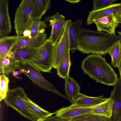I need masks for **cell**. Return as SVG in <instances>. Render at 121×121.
<instances>
[{"instance_id":"cell-1","label":"cell","mask_w":121,"mask_h":121,"mask_svg":"<svg viewBox=\"0 0 121 121\" xmlns=\"http://www.w3.org/2000/svg\"><path fill=\"white\" fill-rule=\"evenodd\" d=\"M121 36L82 28L78 41V50L83 53L104 55L118 42Z\"/></svg>"},{"instance_id":"cell-2","label":"cell","mask_w":121,"mask_h":121,"mask_svg":"<svg viewBox=\"0 0 121 121\" xmlns=\"http://www.w3.org/2000/svg\"><path fill=\"white\" fill-rule=\"evenodd\" d=\"M81 68L84 73L98 83L114 86L117 74L101 55H91L83 60Z\"/></svg>"},{"instance_id":"cell-3","label":"cell","mask_w":121,"mask_h":121,"mask_svg":"<svg viewBox=\"0 0 121 121\" xmlns=\"http://www.w3.org/2000/svg\"><path fill=\"white\" fill-rule=\"evenodd\" d=\"M34 0H23L15 14L14 27L17 35L22 36L23 32L30 28L33 20L31 17Z\"/></svg>"},{"instance_id":"cell-4","label":"cell","mask_w":121,"mask_h":121,"mask_svg":"<svg viewBox=\"0 0 121 121\" xmlns=\"http://www.w3.org/2000/svg\"><path fill=\"white\" fill-rule=\"evenodd\" d=\"M53 47L52 42L48 38L37 49L30 62L40 71L51 72L53 67Z\"/></svg>"},{"instance_id":"cell-5","label":"cell","mask_w":121,"mask_h":121,"mask_svg":"<svg viewBox=\"0 0 121 121\" xmlns=\"http://www.w3.org/2000/svg\"><path fill=\"white\" fill-rule=\"evenodd\" d=\"M18 63L19 70L22 69L23 73L26 75L35 85L45 90L52 92L70 101L69 97L57 91L51 83L45 79L41 74L40 71L31 62Z\"/></svg>"},{"instance_id":"cell-6","label":"cell","mask_w":121,"mask_h":121,"mask_svg":"<svg viewBox=\"0 0 121 121\" xmlns=\"http://www.w3.org/2000/svg\"><path fill=\"white\" fill-rule=\"evenodd\" d=\"M27 97L23 89L18 87L9 90L4 100L7 106L14 109L25 118L31 121H36L26 107L25 100Z\"/></svg>"},{"instance_id":"cell-7","label":"cell","mask_w":121,"mask_h":121,"mask_svg":"<svg viewBox=\"0 0 121 121\" xmlns=\"http://www.w3.org/2000/svg\"><path fill=\"white\" fill-rule=\"evenodd\" d=\"M72 22L67 20L65 31L58 42L54 46L53 50V68L57 69L68 52L70 51L69 29Z\"/></svg>"},{"instance_id":"cell-8","label":"cell","mask_w":121,"mask_h":121,"mask_svg":"<svg viewBox=\"0 0 121 121\" xmlns=\"http://www.w3.org/2000/svg\"><path fill=\"white\" fill-rule=\"evenodd\" d=\"M67 20L65 17L57 12L52 16L47 17L45 21L49 22L52 30L49 38L54 46L59 41L65 31Z\"/></svg>"},{"instance_id":"cell-9","label":"cell","mask_w":121,"mask_h":121,"mask_svg":"<svg viewBox=\"0 0 121 121\" xmlns=\"http://www.w3.org/2000/svg\"><path fill=\"white\" fill-rule=\"evenodd\" d=\"M112 91L110 97L113 100L111 117L108 121H121V82L119 78Z\"/></svg>"},{"instance_id":"cell-10","label":"cell","mask_w":121,"mask_h":121,"mask_svg":"<svg viewBox=\"0 0 121 121\" xmlns=\"http://www.w3.org/2000/svg\"><path fill=\"white\" fill-rule=\"evenodd\" d=\"M8 3V0H0V38L6 36L12 30Z\"/></svg>"},{"instance_id":"cell-11","label":"cell","mask_w":121,"mask_h":121,"mask_svg":"<svg viewBox=\"0 0 121 121\" xmlns=\"http://www.w3.org/2000/svg\"><path fill=\"white\" fill-rule=\"evenodd\" d=\"M121 12V2L113 3L109 6L99 10L89 12L87 25H90L100 18L112 14L117 15Z\"/></svg>"},{"instance_id":"cell-12","label":"cell","mask_w":121,"mask_h":121,"mask_svg":"<svg viewBox=\"0 0 121 121\" xmlns=\"http://www.w3.org/2000/svg\"><path fill=\"white\" fill-rule=\"evenodd\" d=\"M94 23L96 25L97 31H104L112 35H116V29L119 24L116 15L113 14L96 20Z\"/></svg>"},{"instance_id":"cell-13","label":"cell","mask_w":121,"mask_h":121,"mask_svg":"<svg viewBox=\"0 0 121 121\" xmlns=\"http://www.w3.org/2000/svg\"><path fill=\"white\" fill-rule=\"evenodd\" d=\"M82 107L72 104L63 107L55 112V116L64 119H68L86 113L91 112L94 107Z\"/></svg>"},{"instance_id":"cell-14","label":"cell","mask_w":121,"mask_h":121,"mask_svg":"<svg viewBox=\"0 0 121 121\" xmlns=\"http://www.w3.org/2000/svg\"><path fill=\"white\" fill-rule=\"evenodd\" d=\"M25 103L28 111L36 121H45L55 112L51 113L43 109L27 97Z\"/></svg>"},{"instance_id":"cell-15","label":"cell","mask_w":121,"mask_h":121,"mask_svg":"<svg viewBox=\"0 0 121 121\" xmlns=\"http://www.w3.org/2000/svg\"><path fill=\"white\" fill-rule=\"evenodd\" d=\"M47 36V34L44 33L32 37L22 36L21 39L12 48L11 51H13L19 48L26 46L38 48L46 41Z\"/></svg>"},{"instance_id":"cell-16","label":"cell","mask_w":121,"mask_h":121,"mask_svg":"<svg viewBox=\"0 0 121 121\" xmlns=\"http://www.w3.org/2000/svg\"><path fill=\"white\" fill-rule=\"evenodd\" d=\"M109 99L105 98L102 95L97 97H92L79 93L78 99L71 104L80 107H93L107 101Z\"/></svg>"},{"instance_id":"cell-17","label":"cell","mask_w":121,"mask_h":121,"mask_svg":"<svg viewBox=\"0 0 121 121\" xmlns=\"http://www.w3.org/2000/svg\"><path fill=\"white\" fill-rule=\"evenodd\" d=\"M22 36H5L0 38V60L5 58L12 48Z\"/></svg>"},{"instance_id":"cell-18","label":"cell","mask_w":121,"mask_h":121,"mask_svg":"<svg viewBox=\"0 0 121 121\" xmlns=\"http://www.w3.org/2000/svg\"><path fill=\"white\" fill-rule=\"evenodd\" d=\"M50 0H34L31 17L33 20H41L42 16L50 7Z\"/></svg>"},{"instance_id":"cell-19","label":"cell","mask_w":121,"mask_h":121,"mask_svg":"<svg viewBox=\"0 0 121 121\" xmlns=\"http://www.w3.org/2000/svg\"><path fill=\"white\" fill-rule=\"evenodd\" d=\"M82 22V19H81L75 22H72L69 28L70 51L73 53L78 49V39Z\"/></svg>"},{"instance_id":"cell-20","label":"cell","mask_w":121,"mask_h":121,"mask_svg":"<svg viewBox=\"0 0 121 121\" xmlns=\"http://www.w3.org/2000/svg\"><path fill=\"white\" fill-rule=\"evenodd\" d=\"M37 48L26 46L17 49L13 52L17 62H30Z\"/></svg>"},{"instance_id":"cell-21","label":"cell","mask_w":121,"mask_h":121,"mask_svg":"<svg viewBox=\"0 0 121 121\" xmlns=\"http://www.w3.org/2000/svg\"><path fill=\"white\" fill-rule=\"evenodd\" d=\"M64 80L66 94L72 103L78 98L80 87L77 82L69 76Z\"/></svg>"},{"instance_id":"cell-22","label":"cell","mask_w":121,"mask_h":121,"mask_svg":"<svg viewBox=\"0 0 121 121\" xmlns=\"http://www.w3.org/2000/svg\"><path fill=\"white\" fill-rule=\"evenodd\" d=\"M113 100L110 97L107 101L95 107L91 113L109 118L111 116Z\"/></svg>"},{"instance_id":"cell-23","label":"cell","mask_w":121,"mask_h":121,"mask_svg":"<svg viewBox=\"0 0 121 121\" xmlns=\"http://www.w3.org/2000/svg\"><path fill=\"white\" fill-rule=\"evenodd\" d=\"M0 73L8 76L13 71L19 70L18 64L15 60L9 59L7 57L0 60Z\"/></svg>"},{"instance_id":"cell-24","label":"cell","mask_w":121,"mask_h":121,"mask_svg":"<svg viewBox=\"0 0 121 121\" xmlns=\"http://www.w3.org/2000/svg\"><path fill=\"white\" fill-rule=\"evenodd\" d=\"M69 52H68L57 69V75L64 79L69 76V71L71 64Z\"/></svg>"},{"instance_id":"cell-25","label":"cell","mask_w":121,"mask_h":121,"mask_svg":"<svg viewBox=\"0 0 121 121\" xmlns=\"http://www.w3.org/2000/svg\"><path fill=\"white\" fill-rule=\"evenodd\" d=\"M111 56V65L118 68L121 63V41L114 45L108 52Z\"/></svg>"},{"instance_id":"cell-26","label":"cell","mask_w":121,"mask_h":121,"mask_svg":"<svg viewBox=\"0 0 121 121\" xmlns=\"http://www.w3.org/2000/svg\"><path fill=\"white\" fill-rule=\"evenodd\" d=\"M62 119L64 121H108V118L107 117L91 112L84 114L69 119Z\"/></svg>"},{"instance_id":"cell-27","label":"cell","mask_w":121,"mask_h":121,"mask_svg":"<svg viewBox=\"0 0 121 121\" xmlns=\"http://www.w3.org/2000/svg\"><path fill=\"white\" fill-rule=\"evenodd\" d=\"M47 27V24L44 21L33 20L31 26L29 30L30 31L31 35L28 37H35L44 33L45 28Z\"/></svg>"},{"instance_id":"cell-28","label":"cell","mask_w":121,"mask_h":121,"mask_svg":"<svg viewBox=\"0 0 121 121\" xmlns=\"http://www.w3.org/2000/svg\"><path fill=\"white\" fill-rule=\"evenodd\" d=\"M9 82V78L4 74L0 75V101L1 102L5 98L8 91Z\"/></svg>"},{"instance_id":"cell-29","label":"cell","mask_w":121,"mask_h":121,"mask_svg":"<svg viewBox=\"0 0 121 121\" xmlns=\"http://www.w3.org/2000/svg\"><path fill=\"white\" fill-rule=\"evenodd\" d=\"M116 0H94L93 10L96 11L105 8L113 4Z\"/></svg>"},{"instance_id":"cell-30","label":"cell","mask_w":121,"mask_h":121,"mask_svg":"<svg viewBox=\"0 0 121 121\" xmlns=\"http://www.w3.org/2000/svg\"><path fill=\"white\" fill-rule=\"evenodd\" d=\"M23 71L22 69H20L18 71H13L12 74L13 76L15 78L17 79H21L22 78L19 77V75L23 73Z\"/></svg>"},{"instance_id":"cell-31","label":"cell","mask_w":121,"mask_h":121,"mask_svg":"<svg viewBox=\"0 0 121 121\" xmlns=\"http://www.w3.org/2000/svg\"><path fill=\"white\" fill-rule=\"evenodd\" d=\"M45 121H64L62 119L55 116L50 117L48 118Z\"/></svg>"},{"instance_id":"cell-32","label":"cell","mask_w":121,"mask_h":121,"mask_svg":"<svg viewBox=\"0 0 121 121\" xmlns=\"http://www.w3.org/2000/svg\"><path fill=\"white\" fill-rule=\"evenodd\" d=\"M119 23L121 24V12L116 15Z\"/></svg>"},{"instance_id":"cell-33","label":"cell","mask_w":121,"mask_h":121,"mask_svg":"<svg viewBox=\"0 0 121 121\" xmlns=\"http://www.w3.org/2000/svg\"><path fill=\"white\" fill-rule=\"evenodd\" d=\"M68 2L72 4H75L79 2L80 0H66Z\"/></svg>"},{"instance_id":"cell-34","label":"cell","mask_w":121,"mask_h":121,"mask_svg":"<svg viewBox=\"0 0 121 121\" xmlns=\"http://www.w3.org/2000/svg\"><path fill=\"white\" fill-rule=\"evenodd\" d=\"M119 73H120V80L121 81V63H120V64L119 65V67L118 68Z\"/></svg>"},{"instance_id":"cell-35","label":"cell","mask_w":121,"mask_h":121,"mask_svg":"<svg viewBox=\"0 0 121 121\" xmlns=\"http://www.w3.org/2000/svg\"><path fill=\"white\" fill-rule=\"evenodd\" d=\"M117 32L119 35L121 36V31H117Z\"/></svg>"}]
</instances>
